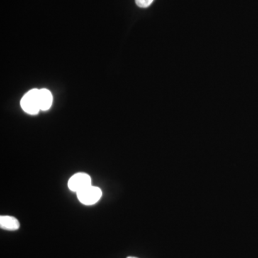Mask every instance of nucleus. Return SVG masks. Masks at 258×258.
I'll use <instances>...</instances> for the list:
<instances>
[{
  "label": "nucleus",
  "instance_id": "0eeeda50",
  "mask_svg": "<svg viewBox=\"0 0 258 258\" xmlns=\"http://www.w3.org/2000/svg\"><path fill=\"white\" fill-rule=\"evenodd\" d=\"M127 258H137V257H128Z\"/></svg>",
  "mask_w": 258,
  "mask_h": 258
},
{
  "label": "nucleus",
  "instance_id": "f257e3e1",
  "mask_svg": "<svg viewBox=\"0 0 258 258\" xmlns=\"http://www.w3.org/2000/svg\"><path fill=\"white\" fill-rule=\"evenodd\" d=\"M39 91L40 90L38 89L30 90L22 98L20 102L22 108L28 114H37L40 111Z\"/></svg>",
  "mask_w": 258,
  "mask_h": 258
},
{
  "label": "nucleus",
  "instance_id": "20e7f679",
  "mask_svg": "<svg viewBox=\"0 0 258 258\" xmlns=\"http://www.w3.org/2000/svg\"><path fill=\"white\" fill-rule=\"evenodd\" d=\"M39 102L40 110L47 111L50 109L52 103V96L48 90L42 88L39 91Z\"/></svg>",
  "mask_w": 258,
  "mask_h": 258
},
{
  "label": "nucleus",
  "instance_id": "7ed1b4c3",
  "mask_svg": "<svg viewBox=\"0 0 258 258\" xmlns=\"http://www.w3.org/2000/svg\"><path fill=\"white\" fill-rule=\"evenodd\" d=\"M91 186V176L85 173H78L74 174L69 181V189L76 193Z\"/></svg>",
  "mask_w": 258,
  "mask_h": 258
},
{
  "label": "nucleus",
  "instance_id": "423d86ee",
  "mask_svg": "<svg viewBox=\"0 0 258 258\" xmlns=\"http://www.w3.org/2000/svg\"><path fill=\"white\" fill-rule=\"evenodd\" d=\"M136 4L139 8H147L152 4L154 0H135Z\"/></svg>",
  "mask_w": 258,
  "mask_h": 258
},
{
  "label": "nucleus",
  "instance_id": "39448f33",
  "mask_svg": "<svg viewBox=\"0 0 258 258\" xmlns=\"http://www.w3.org/2000/svg\"><path fill=\"white\" fill-rule=\"evenodd\" d=\"M20 222L14 217H0V227L3 230L8 231L18 230L20 228Z\"/></svg>",
  "mask_w": 258,
  "mask_h": 258
},
{
  "label": "nucleus",
  "instance_id": "f03ea898",
  "mask_svg": "<svg viewBox=\"0 0 258 258\" xmlns=\"http://www.w3.org/2000/svg\"><path fill=\"white\" fill-rule=\"evenodd\" d=\"M78 199L85 205H93L98 203L102 197V191L97 186H91L86 188L77 193Z\"/></svg>",
  "mask_w": 258,
  "mask_h": 258
}]
</instances>
